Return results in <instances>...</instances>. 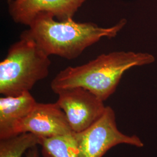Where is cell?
Segmentation results:
<instances>
[{"instance_id":"obj_1","label":"cell","mask_w":157,"mask_h":157,"mask_svg":"<svg viewBox=\"0 0 157 157\" xmlns=\"http://www.w3.org/2000/svg\"><path fill=\"white\" fill-rule=\"evenodd\" d=\"M155 57L147 52L115 51L103 54L80 66L68 67L52 80L51 89L62 90L82 87L103 101L114 93L124 73L132 67L150 65Z\"/></svg>"},{"instance_id":"obj_2","label":"cell","mask_w":157,"mask_h":157,"mask_svg":"<svg viewBox=\"0 0 157 157\" xmlns=\"http://www.w3.org/2000/svg\"><path fill=\"white\" fill-rule=\"evenodd\" d=\"M54 18L50 14H40L21 34L33 40L48 56L67 59L78 58L103 37H115L127 23L122 19L112 26L104 28L93 23L76 22L73 18L63 21Z\"/></svg>"},{"instance_id":"obj_3","label":"cell","mask_w":157,"mask_h":157,"mask_svg":"<svg viewBox=\"0 0 157 157\" xmlns=\"http://www.w3.org/2000/svg\"><path fill=\"white\" fill-rule=\"evenodd\" d=\"M49 56L33 40L21 34L0 62V93L17 96L30 91L48 75Z\"/></svg>"},{"instance_id":"obj_4","label":"cell","mask_w":157,"mask_h":157,"mask_svg":"<svg viewBox=\"0 0 157 157\" xmlns=\"http://www.w3.org/2000/svg\"><path fill=\"white\" fill-rule=\"evenodd\" d=\"M74 135L77 157H102L112 147L119 144L144 147L137 136L126 135L119 130L115 113L109 106H107L102 117L92 126Z\"/></svg>"},{"instance_id":"obj_5","label":"cell","mask_w":157,"mask_h":157,"mask_svg":"<svg viewBox=\"0 0 157 157\" xmlns=\"http://www.w3.org/2000/svg\"><path fill=\"white\" fill-rule=\"evenodd\" d=\"M57 94L56 102L65 113L73 133L81 132L92 126L107 107L104 101L82 87L62 90Z\"/></svg>"},{"instance_id":"obj_6","label":"cell","mask_w":157,"mask_h":157,"mask_svg":"<svg viewBox=\"0 0 157 157\" xmlns=\"http://www.w3.org/2000/svg\"><path fill=\"white\" fill-rule=\"evenodd\" d=\"M22 133H31L40 138H47L73 132L65 113L56 102H37L32 111L15 126L13 136Z\"/></svg>"},{"instance_id":"obj_7","label":"cell","mask_w":157,"mask_h":157,"mask_svg":"<svg viewBox=\"0 0 157 157\" xmlns=\"http://www.w3.org/2000/svg\"><path fill=\"white\" fill-rule=\"evenodd\" d=\"M86 0H13L9 4V12L17 23L29 26L40 14L52 15L58 21L73 18Z\"/></svg>"},{"instance_id":"obj_8","label":"cell","mask_w":157,"mask_h":157,"mask_svg":"<svg viewBox=\"0 0 157 157\" xmlns=\"http://www.w3.org/2000/svg\"><path fill=\"white\" fill-rule=\"evenodd\" d=\"M30 91L0 98V139L13 136V129L37 104Z\"/></svg>"},{"instance_id":"obj_9","label":"cell","mask_w":157,"mask_h":157,"mask_svg":"<svg viewBox=\"0 0 157 157\" xmlns=\"http://www.w3.org/2000/svg\"><path fill=\"white\" fill-rule=\"evenodd\" d=\"M40 145L44 157H77L78 147L74 133L41 138Z\"/></svg>"},{"instance_id":"obj_10","label":"cell","mask_w":157,"mask_h":157,"mask_svg":"<svg viewBox=\"0 0 157 157\" xmlns=\"http://www.w3.org/2000/svg\"><path fill=\"white\" fill-rule=\"evenodd\" d=\"M41 139L31 133L0 139V157H24L29 150L40 144Z\"/></svg>"},{"instance_id":"obj_11","label":"cell","mask_w":157,"mask_h":157,"mask_svg":"<svg viewBox=\"0 0 157 157\" xmlns=\"http://www.w3.org/2000/svg\"><path fill=\"white\" fill-rule=\"evenodd\" d=\"M25 157H40L39 151L37 148V146L34 147L29 150L25 155Z\"/></svg>"},{"instance_id":"obj_12","label":"cell","mask_w":157,"mask_h":157,"mask_svg":"<svg viewBox=\"0 0 157 157\" xmlns=\"http://www.w3.org/2000/svg\"><path fill=\"white\" fill-rule=\"evenodd\" d=\"M13 1V0H6V1L8 2V3L9 4H10V3H11Z\"/></svg>"}]
</instances>
